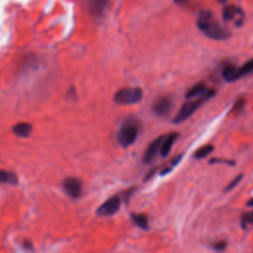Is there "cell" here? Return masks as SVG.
Wrapping results in <instances>:
<instances>
[{
  "label": "cell",
  "instance_id": "6da1fadb",
  "mask_svg": "<svg viewBox=\"0 0 253 253\" xmlns=\"http://www.w3.org/2000/svg\"><path fill=\"white\" fill-rule=\"evenodd\" d=\"M197 26L205 36L213 40L223 41L230 37V32L216 21L213 15L208 11L200 15Z\"/></svg>",
  "mask_w": 253,
  "mask_h": 253
},
{
  "label": "cell",
  "instance_id": "7a4b0ae2",
  "mask_svg": "<svg viewBox=\"0 0 253 253\" xmlns=\"http://www.w3.org/2000/svg\"><path fill=\"white\" fill-rule=\"evenodd\" d=\"M140 122L137 119H128L121 127L118 134V141L124 147L133 144L139 137Z\"/></svg>",
  "mask_w": 253,
  "mask_h": 253
},
{
  "label": "cell",
  "instance_id": "3957f363",
  "mask_svg": "<svg viewBox=\"0 0 253 253\" xmlns=\"http://www.w3.org/2000/svg\"><path fill=\"white\" fill-rule=\"evenodd\" d=\"M215 95V93H210L207 94L205 96L202 97H197V98H193L190 99V101H187L178 111L177 115L174 117L173 119V123L175 124H179L182 123L184 121H186L189 117H191L198 108H200V106L207 100H209L210 98H212Z\"/></svg>",
  "mask_w": 253,
  "mask_h": 253
},
{
  "label": "cell",
  "instance_id": "277c9868",
  "mask_svg": "<svg viewBox=\"0 0 253 253\" xmlns=\"http://www.w3.org/2000/svg\"><path fill=\"white\" fill-rule=\"evenodd\" d=\"M142 99V90L139 87L122 88L114 95V101L122 105H132L139 103Z\"/></svg>",
  "mask_w": 253,
  "mask_h": 253
},
{
  "label": "cell",
  "instance_id": "5b68a950",
  "mask_svg": "<svg viewBox=\"0 0 253 253\" xmlns=\"http://www.w3.org/2000/svg\"><path fill=\"white\" fill-rule=\"evenodd\" d=\"M223 18L226 22H232L235 26H241L244 21V13L240 8L228 5L223 10Z\"/></svg>",
  "mask_w": 253,
  "mask_h": 253
},
{
  "label": "cell",
  "instance_id": "8992f818",
  "mask_svg": "<svg viewBox=\"0 0 253 253\" xmlns=\"http://www.w3.org/2000/svg\"><path fill=\"white\" fill-rule=\"evenodd\" d=\"M173 108V102L170 97H161L158 100L155 101L153 104L152 110L154 114H156L159 117H166L170 114L171 110Z\"/></svg>",
  "mask_w": 253,
  "mask_h": 253
},
{
  "label": "cell",
  "instance_id": "52a82bcc",
  "mask_svg": "<svg viewBox=\"0 0 253 253\" xmlns=\"http://www.w3.org/2000/svg\"><path fill=\"white\" fill-rule=\"evenodd\" d=\"M120 207H121V199L117 196L112 197L98 208L97 215L103 216V217L112 216L119 211Z\"/></svg>",
  "mask_w": 253,
  "mask_h": 253
},
{
  "label": "cell",
  "instance_id": "ba28073f",
  "mask_svg": "<svg viewBox=\"0 0 253 253\" xmlns=\"http://www.w3.org/2000/svg\"><path fill=\"white\" fill-rule=\"evenodd\" d=\"M63 189L70 197L76 199L81 195L82 184L77 178L68 177L63 181Z\"/></svg>",
  "mask_w": 253,
  "mask_h": 253
},
{
  "label": "cell",
  "instance_id": "9c48e42d",
  "mask_svg": "<svg viewBox=\"0 0 253 253\" xmlns=\"http://www.w3.org/2000/svg\"><path fill=\"white\" fill-rule=\"evenodd\" d=\"M164 138H165V136H161V137L157 138L156 140H154L153 141H151V143L147 146V148L144 151V154L142 157L143 163H149L154 159L158 150L160 151V147H161Z\"/></svg>",
  "mask_w": 253,
  "mask_h": 253
},
{
  "label": "cell",
  "instance_id": "30bf717a",
  "mask_svg": "<svg viewBox=\"0 0 253 253\" xmlns=\"http://www.w3.org/2000/svg\"><path fill=\"white\" fill-rule=\"evenodd\" d=\"M110 4V0H88V8L92 15L100 17Z\"/></svg>",
  "mask_w": 253,
  "mask_h": 253
},
{
  "label": "cell",
  "instance_id": "8fae6325",
  "mask_svg": "<svg viewBox=\"0 0 253 253\" xmlns=\"http://www.w3.org/2000/svg\"><path fill=\"white\" fill-rule=\"evenodd\" d=\"M210 93H216V91L214 89L207 88V86L205 85L204 83H198L187 91L186 97L188 99H193V98L205 96V95L210 94Z\"/></svg>",
  "mask_w": 253,
  "mask_h": 253
},
{
  "label": "cell",
  "instance_id": "7c38bea8",
  "mask_svg": "<svg viewBox=\"0 0 253 253\" xmlns=\"http://www.w3.org/2000/svg\"><path fill=\"white\" fill-rule=\"evenodd\" d=\"M178 138V134L177 133H172L170 135H168L167 137L165 136L163 141H162V144H161V147H160V154L162 156H167L168 154H169L175 141L177 140Z\"/></svg>",
  "mask_w": 253,
  "mask_h": 253
},
{
  "label": "cell",
  "instance_id": "4fadbf2b",
  "mask_svg": "<svg viewBox=\"0 0 253 253\" xmlns=\"http://www.w3.org/2000/svg\"><path fill=\"white\" fill-rule=\"evenodd\" d=\"M32 130V126L28 123H18L12 129L13 133L19 138H28L31 135Z\"/></svg>",
  "mask_w": 253,
  "mask_h": 253
},
{
  "label": "cell",
  "instance_id": "5bb4252c",
  "mask_svg": "<svg viewBox=\"0 0 253 253\" xmlns=\"http://www.w3.org/2000/svg\"><path fill=\"white\" fill-rule=\"evenodd\" d=\"M0 183L17 185L18 184V177L14 172L0 169Z\"/></svg>",
  "mask_w": 253,
  "mask_h": 253
},
{
  "label": "cell",
  "instance_id": "9a60e30c",
  "mask_svg": "<svg viewBox=\"0 0 253 253\" xmlns=\"http://www.w3.org/2000/svg\"><path fill=\"white\" fill-rule=\"evenodd\" d=\"M236 70L237 67L231 63H228L224 66L223 68V77L225 78V81L232 82L237 80V75H236Z\"/></svg>",
  "mask_w": 253,
  "mask_h": 253
},
{
  "label": "cell",
  "instance_id": "2e32d148",
  "mask_svg": "<svg viewBox=\"0 0 253 253\" xmlns=\"http://www.w3.org/2000/svg\"><path fill=\"white\" fill-rule=\"evenodd\" d=\"M133 222L141 228L146 230L148 228V220L145 215L141 214H133L132 215Z\"/></svg>",
  "mask_w": 253,
  "mask_h": 253
},
{
  "label": "cell",
  "instance_id": "e0dca14e",
  "mask_svg": "<svg viewBox=\"0 0 253 253\" xmlns=\"http://www.w3.org/2000/svg\"><path fill=\"white\" fill-rule=\"evenodd\" d=\"M251 72H253V58L248 60L247 62H245L242 66L237 67V70H236L237 79H239L240 77H242L244 75H247Z\"/></svg>",
  "mask_w": 253,
  "mask_h": 253
},
{
  "label": "cell",
  "instance_id": "ac0fdd59",
  "mask_svg": "<svg viewBox=\"0 0 253 253\" xmlns=\"http://www.w3.org/2000/svg\"><path fill=\"white\" fill-rule=\"evenodd\" d=\"M214 150V145L212 144H207V145H204L200 148H198L195 153H194V157L196 159H203L205 157H207L209 154H211Z\"/></svg>",
  "mask_w": 253,
  "mask_h": 253
},
{
  "label": "cell",
  "instance_id": "d6986e66",
  "mask_svg": "<svg viewBox=\"0 0 253 253\" xmlns=\"http://www.w3.org/2000/svg\"><path fill=\"white\" fill-rule=\"evenodd\" d=\"M240 225L243 229H248L253 225V211L242 214L240 218Z\"/></svg>",
  "mask_w": 253,
  "mask_h": 253
},
{
  "label": "cell",
  "instance_id": "ffe728a7",
  "mask_svg": "<svg viewBox=\"0 0 253 253\" xmlns=\"http://www.w3.org/2000/svg\"><path fill=\"white\" fill-rule=\"evenodd\" d=\"M244 105H245V100H244L243 98H239V99L235 102V104H234V106H233V108H232V112H233V113H239V112L243 109Z\"/></svg>",
  "mask_w": 253,
  "mask_h": 253
},
{
  "label": "cell",
  "instance_id": "44dd1931",
  "mask_svg": "<svg viewBox=\"0 0 253 253\" xmlns=\"http://www.w3.org/2000/svg\"><path fill=\"white\" fill-rule=\"evenodd\" d=\"M242 179V174H240V175H238V176H236L231 182H229L228 183V185L225 187V192H227V191H229V190H231L232 188H234L238 183H239V181Z\"/></svg>",
  "mask_w": 253,
  "mask_h": 253
},
{
  "label": "cell",
  "instance_id": "7402d4cb",
  "mask_svg": "<svg viewBox=\"0 0 253 253\" xmlns=\"http://www.w3.org/2000/svg\"><path fill=\"white\" fill-rule=\"evenodd\" d=\"M213 247H214L216 250H219V251L225 250V247H226V242H225V240H220V241L214 243Z\"/></svg>",
  "mask_w": 253,
  "mask_h": 253
},
{
  "label": "cell",
  "instance_id": "603a6c76",
  "mask_svg": "<svg viewBox=\"0 0 253 253\" xmlns=\"http://www.w3.org/2000/svg\"><path fill=\"white\" fill-rule=\"evenodd\" d=\"M210 163H226L229 165H234V161L228 159H221V158H213L210 160Z\"/></svg>",
  "mask_w": 253,
  "mask_h": 253
},
{
  "label": "cell",
  "instance_id": "cb8c5ba5",
  "mask_svg": "<svg viewBox=\"0 0 253 253\" xmlns=\"http://www.w3.org/2000/svg\"><path fill=\"white\" fill-rule=\"evenodd\" d=\"M189 0H174V2L178 5H186Z\"/></svg>",
  "mask_w": 253,
  "mask_h": 253
},
{
  "label": "cell",
  "instance_id": "d4e9b609",
  "mask_svg": "<svg viewBox=\"0 0 253 253\" xmlns=\"http://www.w3.org/2000/svg\"><path fill=\"white\" fill-rule=\"evenodd\" d=\"M247 206L248 207H251V208H253V197L247 202Z\"/></svg>",
  "mask_w": 253,
  "mask_h": 253
}]
</instances>
